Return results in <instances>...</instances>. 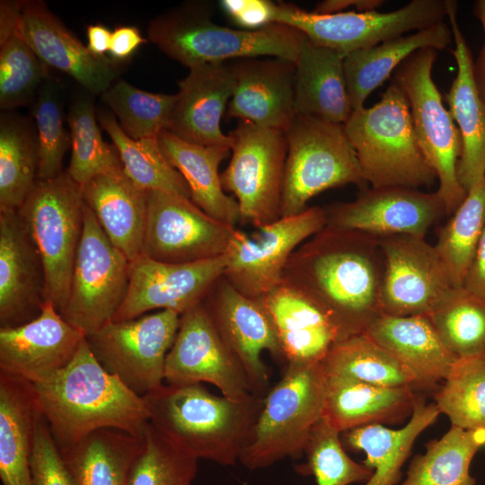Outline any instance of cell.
<instances>
[{
    "label": "cell",
    "instance_id": "11a10c76",
    "mask_svg": "<svg viewBox=\"0 0 485 485\" xmlns=\"http://www.w3.org/2000/svg\"><path fill=\"white\" fill-rule=\"evenodd\" d=\"M383 0H325L317 4L314 13L320 14H331L348 12L353 7L357 12L375 11L383 5Z\"/></svg>",
    "mask_w": 485,
    "mask_h": 485
},
{
    "label": "cell",
    "instance_id": "7402d4cb",
    "mask_svg": "<svg viewBox=\"0 0 485 485\" xmlns=\"http://www.w3.org/2000/svg\"><path fill=\"white\" fill-rule=\"evenodd\" d=\"M85 334L67 322L49 302L33 320L0 328V372L40 381L65 367Z\"/></svg>",
    "mask_w": 485,
    "mask_h": 485
},
{
    "label": "cell",
    "instance_id": "e0dca14e",
    "mask_svg": "<svg viewBox=\"0 0 485 485\" xmlns=\"http://www.w3.org/2000/svg\"><path fill=\"white\" fill-rule=\"evenodd\" d=\"M164 381L175 385L208 383L234 400L252 393L242 365L219 335L203 302L181 315L166 357Z\"/></svg>",
    "mask_w": 485,
    "mask_h": 485
},
{
    "label": "cell",
    "instance_id": "d590c367",
    "mask_svg": "<svg viewBox=\"0 0 485 485\" xmlns=\"http://www.w3.org/2000/svg\"><path fill=\"white\" fill-rule=\"evenodd\" d=\"M143 446L144 436L104 428L59 452L75 485H128Z\"/></svg>",
    "mask_w": 485,
    "mask_h": 485
},
{
    "label": "cell",
    "instance_id": "680465c9",
    "mask_svg": "<svg viewBox=\"0 0 485 485\" xmlns=\"http://www.w3.org/2000/svg\"><path fill=\"white\" fill-rule=\"evenodd\" d=\"M461 485H475V479L469 476Z\"/></svg>",
    "mask_w": 485,
    "mask_h": 485
},
{
    "label": "cell",
    "instance_id": "6f0895ef",
    "mask_svg": "<svg viewBox=\"0 0 485 485\" xmlns=\"http://www.w3.org/2000/svg\"><path fill=\"white\" fill-rule=\"evenodd\" d=\"M112 32L100 23L90 24L86 29L87 48L97 57H107L109 53Z\"/></svg>",
    "mask_w": 485,
    "mask_h": 485
},
{
    "label": "cell",
    "instance_id": "277c9868",
    "mask_svg": "<svg viewBox=\"0 0 485 485\" xmlns=\"http://www.w3.org/2000/svg\"><path fill=\"white\" fill-rule=\"evenodd\" d=\"M209 10L189 4L154 18L149 40L165 55L191 68L247 57H299L305 36L287 24L274 22L259 30H236L210 18Z\"/></svg>",
    "mask_w": 485,
    "mask_h": 485
},
{
    "label": "cell",
    "instance_id": "d6a6232c",
    "mask_svg": "<svg viewBox=\"0 0 485 485\" xmlns=\"http://www.w3.org/2000/svg\"><path fill=\"white\" fill-rule=\"evenodd\" d=\"M295 114L343 125L352 113L344 57L305 38L295 62Z\"/></svg>",
    "mask_w": 485,
    "mask_h": 485
},
{
    "label": "cell",
    "instance_id": "d4e9b609",
    "mask_svg": "<svg viewBox=\"0 0 485 485\" xmlns=\"http://www.w3.org/2000/svg\"><path fill=\"white\" fill-rule=\"evenodd\" d=\"M178 85L167 131L197 145L231 148V137L221 129V119L233 93L229 63L193 66Z\"/></svg>",
    "mask_w": 485,
    "mask_h": 485
},
{
    "label": "cell",
    "instance_id": "ee69618b",
    "mask_svg": "<svg viewBox=\"0 0 485 485\" xmlns=\"http://www.w3.org/2000/svg\"><path fill=\"white\" fill-rule=\"evenodd\" d=\"M434 400L452 426L485 428V352L457 357Z\"/></svg>",
    "mask_w": 485,
    "mask_h": 485
},
{
    "label": "cell",
    "instance_id": "f546056e",
    "mask_svg": "<svg viewBox=\"0 0 485 485\" xmlns=\"http://www.w3.org/2000/svg\"><path fill=\"white\" fill-rule=\"evenodd\" d=\"M84 203L110 241L129 261L141 254L147 214V191L123 168L102 173L81 186Z\"/></svg>",
    "mask_w": 485,
    "mask_h": 485
},
{
    "label": "cell",
    "instance_id": "4316f807",
    "mask_svg": "<svg viewBox=\"0 0 485 485\" xmlns=\"http://www.w3.org/2000/svg\"><path fill=\"white\" fill-rule=\"evenodd\" d=\"M260 301L287 364L321 363L341 340L337 328L322 310L283 283Z\"/></svg>",
    "mask_w": 485,
    "mask_h": 485
},
{
    "label": "cell",
    "instance_id": "4dcf8cb0",
    "mask_svg": "<svg viewBox=\"0 0 485 485\" xmlns=\"http://www.w3.org/2000/svg\"><path fill=\"white\" fill-rule=\"evenodd\" d=\"M42 414L31 382L0 372V479L3 485H33L35 428Z\"/></svg>",
    "mask_w": 485,
    "mask_h": 485
},
{
    "label": "cell",
    "instance_id": "bcb514c9",
    "mask_svg": "<svg viewBox=\"0 0 485 485\" xmlns=\"http://www.w3.org/2000/svg\"><path fill=\"white\" fill-rule=\"evenodd\" d=\"M175 94L153 93L119 79L101 94L125 134L134 140L167 130Z\"/></svg>",
    "mask_w": 485,
    "mask_h": 485
},
{
    "label": "cell",
    "instance_id": "484cf974",
    "mask_svg": "<svg viewBox=\"0 0 485 485\" xmlns=\"http://www.w3.org/2000/svg\"><path fill=\"white\" fill-rule=\"evenodd\" d=\"M457 7L456 1L447 0V19L454 42L452 54L457 64V75L445 101L460 133L462 151L457 177L468 192L485 177V102L475 85L473 59L456 19Z\"/></svg>",
    "mask_w": 485,
    "mask_h": 485
},
{
    "label": "cell",
    "instance_id": "b9f144b4",
    "mask_svg": "<svg viewBox=\"0 0 485 485\" xmlns=\"http://www.w3.org/2000/svg\"><path fill=\"white\" fill-rule=\"evenodd\" d=\"M427 315L454 357L485 352V296L452 287Z\"/></svg>",
    "mask_w": 485,
    "mask_h": 485
},
{
    "label": "cell",
    "instance_id": "9a60e30c",
    "mask_svg": "<svg viewBox=\"0 0 485 485\" xmlns=\"http://www.w3.org/2000/svg\"><path fill=\"white\" fill-rule=\"evenodd\" d=\"M235 227L225 225L183 196L147 191L141 254L167 263H189L223 256Z\"/></svg>",
    "mask_w": 485,
    "mask_h": 485
},
{
    "label": "cell",
    "instance_id": "db71d44e",
    "mask_svg": "<svg viewBox=\"0 0 485 485\" xmlns=\"http://www.w3.org/2000/svg\"><path fill=\"white\" fill-rule=\"evenodd\" d=\"M463 287L485 296V227L478 242Z\"/></svg>",
    "mask_w": 485,
    "mask_h": 485
},
{
    "label": "cell",
    "instance_id": "d6986e66",
    "mask_svg": "<svg viewBox=\"0 0 485 485\" xmlns=\"http://www.w3.org/2000/svg\"><path fill=\"white\" fill-rule=\"evenodd\" d=\"M224 269V255L167 263L140 254L130 261L128 292L112 320L135 319L153 310H172L181 315L203 302Z\"/></svg>",
    "mask_w": 485,
    "mask_h": 485
},
{
    "label": "cell",
    "instance_id": "74e56055",
    "mask_svg": "<svg viewBox=\"0 0 485 485\" xmlns=\"http://www.w3.org/2000/svg\"><path fill=\"white\" fill-rule=\"evenodd\" d=\"M39 146L31 119L5 110L0 118V211H18L38 179Z\"/></svg>",
    "mask_w": 485,
    "mask_h": 485
},
{
    "label": "cell",
    "instance_id": "1f68e13d",
    "mask_svg": "<svg viewBox=\"0 0 485 485\" xmlns=\"http://www.w3.org/2000/svg\"><path fill=\"white\" fill-rule=\"evenodd\" d=\"M157 139L163 154L189 186L190 200L213 218L235 227L240 222L239 206L225 192L218 172L231 148L197 145L167 130L162 131Z\"/></svg>",
    "mask_w": 485,
    "mask_h": 485
},
{
    "label": "cell",
    "instance_id": "681fc988",
    "mask_svg": "<svg viewBox=\"0 0 485 485\" xmlns=\"http://www.w3.org/2000/svg\"><path fill=\"white\" fill-rule=\"evenodd\" d=\"M338 431L323 419L313 428L304 454L307 463L298 472L312 474L316 485H350L366 482L373 471L352 460L343 449Z\"/></svg>",
    "mask_w": 485,
    "mask_h": 485
},
{
    "label": "cell",
    "instance_id": "ac0fdd59",
    "mask_svg": "<svg viewBox=\"0 0 485 485\" xmlns=\"http://www.w3.org/2000/svg\"><path fill=\"white\" fill-rule=\"evenodd\" d=\"M203 304L219 335L242 365L251 392L265 396L269 371L261 354L283 358L275 328L260 300L237 291L223 276L213 285Z\"/></svg>",
    "mask_w": 485,
    "mask_h": 485
},
{
    "label": "cell",
    "instance_id": "603a6c76",
    "mask_svg": "<svg viewBox=\"0 0 485 485\" xmlns=\"http://www.w3.org/2000/svg\"><path fill=\"white\" fill-rule=\"evenodd\" d=\"M233 93L227 111L256 125L287 131L295 114V63L280 57L228 62Z\"/></svg>",
    "mask_w": 485,
    "mask_h": 485
},
{
    "label": "cell",
    "instance_id": "7a4b0ae2",
    "mask_svg": "<svg viewBox=\"0 0 485 485\" xmlns=\"http://www.w3.org/2000/svg\"><path fill=\"white\" fill-rule=\"evenodd\" d=\"M31 384L60 452L104 428L143 437L150 422L144 397L103 368L85 338L65 367Z\"/></svg>",
    "mask_w": 485,
    "mask_h": 485
},
{
    "label": "cell",
    "instance_id": "8992f818",
    "mask_svg": "<svg viewBox=\"0 0 485 485\" xmlns=\"http://www.w3.org/2000/svg\"><path fill=\"white\" fill-rule=\"evenodd\" d=\"M327 380L322 362L287 364L282 378L263 397L239 462L253 471L302 456L313 428L322 419Z\"/></svg>",
    "mask_w": 485,
    "mask_h": 485
},
{
    "label": "cell",
    "instance_id": "ba28073f",
    "mask_svg": "<svg viewBox=\"0 0 485 485\" xmlns=\"http://www.w3.org/2000/svg\"><path fill=\"white\" fill-rule=\"evenodd\" d=\"M286 135L281 217L304 211L326 190L366 183L343 125L297 114Z\"/></svg>",
    "mask_w": 485,
    "mask_h": 485
},
{
    "label": "cell",
    "instance_id": "ab89813d",
    "mask_svg": "<svg viewBox=\"0 0 485 485\" xmlns=\"http://www.w3.org/2000/svg\"><path fill=\"white\" fill-rule=\"evenodd\" d=\"M97 119L116 147L124 172L135 185L146 191L169 192L190 199L189 186L163 154L157 137L130 138L115 116L107 111L99 112Z\"/></svg>",
    "mask_w": 485,
    "mask_h": 485
},
{
    "label": "cell",
    "instance_id": "9f6ffc18",
    "mask_svg": "<svg viewBox=\"0 0 485 485\" xmlns=\"http://www.w3.org/2000/svg\"><path fill=\"white\" fill-rule=\"evenodd\" d=\"M473 13L480 21L484 34V42L477 58L472 64V75L477 91L485 102V0L474 3Z\"/></svg>",
    "mask_w": 485,
    "mask_h": 485
},
{
    "label": "cell",
    "instance_id": "4fadbf2b",
    "mask_svg": "<svg viewBox=\"0 0 485 485\" xmlns=\"http://www.w3.org/2000/svg\"><path fill=\"white\" fill-rule=\"evenodd\" d=\"M181 314L160 310L114 321L85 336L95 358L139 396L163 384L166 357L176 338Z\"/></svg>",
    "mask_w": 485,
    "mask_h": 485
},
{
    "label": "cell",
    "instance_id": "8d00e7d4",
    "mask_svg": "<svg viewBox=\"0 0 485 485\" xmlns=\"http://www.w3.org/2000/svg\"><path fill=\"white\" fill-rule=\"evenodd\" d=\"M19 1L0 4V107L11 110L33 101L48 68L16 28Z\"/></svg>",
    "mask_w": 485,
    "mask_h": 485
},
{
    "label": "cell",
    "instance_id": "5bb4252c",
    "mask_svg": "<svg viewBox=\"0 0 485 485\" xmlns=\"http://www.w3.org/2000/svg\"><path fill=\"white\" fill-rule=\"evenodd\" d=\"M326 225L324 208L311 207L253 232L234 228L224 254L223 277L241 294L262 299L282 283L293 252Z\"/></svg>",
    "mask_w": 485,
    "mask_h": 485
},
{
    "label": "cell",
    "instance_id": "f5cc1de1",
    "mask_svg": "<svg viewBox=\"0 0 485 485\" xmlns=\"http://www.w3.org/2000/svg\"><path fill=\"white\" fill-rule=\"evenodd\" d=\"M146 42L135 26H118L112 31L109 56L112 62H125L130 58L138 48Z\"/></svg>",
    "mask_w": 485,
    "mask_h": 485
},
{
    "label": "cell",
    "instance_id": "2e32d148",
    "mask_svg": "<svg viewBox=\"0 0 485 485\" xmlns=\"http://www.w3.org/2000/svg\"><path fill=\"white\" fill-rule=\"evenodd\" d=\"M384 255L382 313L394 316L427 315L454 287L434 245L425 237H379Z\"/></svg>",
    "mask_w": 485,
    "mask_h": 485
},
{
    "label": "cell",
    "instance_id": "9c48e42d",
    "mask_svg": "<svg viewBox=\"0 0 485 485\" xmlns=\"http://www.w3.org/2000/svg\"><path fill=\"white\" fill-rule=\"evenodd\" d=\"M436 57L437 50L432 48L415 51L393 71L391 82L408 101L418 144L438 180L436 193L446 215H452L467 192L457 177L462 151L460 133L432 78Z\"/></svg>",
    "mask_w": 485,
    "mask_h": 485
},
{
    "label": "cell",
    "instance_id": "f1b7e54d",
    "mask_svg": "<svg viewBox=\"0 0 485 485\" xmlns=\"http://www.w3.org/2000/svg\"><path fill=\"white\" fill-rule=\"evenodd\" d=\"M365 333L410 369L423 392L434 393L457 358L443 344L428 315L381 313Z\"/></svg>",
    "mask_w": 485,
    "mask_h": 485
},
{
    "label": "cell",
    "instance_id": "7c38bea8",
    "mask_svg": "<svg viewBox=\"0 0 485 485\" xmlns=\"http://www.w3.org/2000/svg\"><path fill=\"white\" fill-rule=\"evenodd\" d=\"M129 267L84 203L83 232L62 317L85 336L110 322L126 297Z\"/></svg>",
    "mask_w": 485,
    "mask_h": 485
},
{
    "label": "cell",
    "instance_id": "30bf717a",
    "mask_svg": "<svg viewBox=\"0 0 485 485\" xmlns=\"http://www.w3.org/2000/svg\"><path fill=\"white\" fill-rule=\"evenodd\" d=\"M229 136L231 159L220 177L224 190L235 197L240 222L260 228L279 219L287 154L286 132L239 119Z\"/></svg>",
    "mask_w": 485,
    "mask_h": 485
},
{
    "label": "cell",
    "instance_id": "ffe728a7",
    "mask_svg": "<svg viewBox=\"0 0 485 485\" xmlns=\"http://www.w3.org/2000/svg\"><path fill=\"white\" fill-rule=\"evenodd\" d=\"M327 225L377 237L410 234L425 237L446 215L439 195L419 190L388 187L366 190L350 202L324 208Z\"/></svg>",
    "mask_w": 485,
    "mask_h": 485
},
{
    "label": "cell",
    "instance_id": "e575fe53",
    "mask_svg": "<svg viewBox=\"0 0 485 485\" xmlns=\"http://www.w3.org/2000/svg\"><path fill=\"white\" fill-rule=\"evenodd\" d=\"M439 414L435 402L427 404L421 395L409 422L401 428L392 429L375 424L348 431V446L363 451L366 455L364 464L373 471L365 485H397L414 442Z\"/></svg>",
    "mask_w": 485,
    "mask_h": 485
},
{
    "label": "cell",
    "instance_id": "7bdbcfd3",
    "mask_svg": "<svg viewBox=\"0 0 485 485\" xmlns=\"http://www.w3.org/2000/svg\"><path fill=\"white\" fill-rule=\"evenodd\" d=\"M484 227L485 177L467 192L434 244L454 287L463 286Z\"/></svg>",
    "mask_w": 485,
    "mask_h": 485
},
{
    "label": "cell",
    "instance_id": "6da1fadb",
    "mask_svg": "<svg viewBox=\"0 0 485 485\" xmlns=\"http://www.w3.org/2000/svg\"><path fill=\"white\" fill-rule=\"evenodd\" d=\"M383 276L379 237L326 225L293 252L282 283L322 310L343 340L383 313Z\"/></svg>",
    "mask_w": 485,
    "mask_h": 485
},
{
    "label": "cell",
    "instance_id": "836d02e7",
    "mask_svg": "<svg viewBox=\"0 0 485 485\" xmlns=\"http://www.w3.org/2000/svg\"><path fill=\"white\" fill-rule=\"evenodd\" d=\"M452 40L449 24L441 22L410 35L388 40L347 55L344 57V72L352 110L363 107L368 95L412 53L425 48L442 50Z\"/></svg>",
    "mask_w": 485,
    "mask_h": 485
},
{
    "label": "cell",
    "instance_id": "f6af8a7d",
    "mask_svg": "<svg viewBox=\"0 0 485 485\" xmlns=\"http://www.w3.org/2000/svg\"><path fill=\"white\" fill-rule=\"evenodd\" d=\"M67 123L72 152L66 172L74 181L83 186L97 175L123 168L116 147L102 139L89 95L74 100Z\"/></svg>",
    "mask_w": 485,
    "mask_h": 485
},
{
    "label": "cell",
    "instance_id": "44dd1931",
    "mask_svg": "<svg viewBox=\"0 0 485 485\" xmlns=\"http://www.w3.org/2000/svg\"><path fill=\"white\" fill-rule=\"evenodd\" d=\"M16 28L48 68L66 74L93 95L105 93L117 77L116 64L93 56L42 1H19Z\"/></svg>",
    "mask_w": 485,
    "mask_h": 485
},
{
    "label": "cell",
    "instance_id": "8fae6325",
    "mask_svg": "<svg viewBox=\"0 0 485 485\" xmlns=\"http://www.w3.org/2000/svg\"><path fill=\"white\" fill-rule=\"evenodd\" d=\"M447 19V0H412L388 13L348 11L320 14L289 4H277L275 22L294 27L313 44L344 57L409 31H418Z\"/></svg>",
    "mask_w": 485,
    "mask_h": 485
},
{
    "label": "cell",
    "instance_id": "cb8c5ba5",
    "mask_svg": "<svg viewBox=\"0 0 485 485\" xmlns=\"http://www.w3.org/2000/svg\"><path fill=\"white\" fill-rule=\"evenodd\" d=\"M41 260L18 211H0V328L36 318L45 303Z\"/></svg>",
    "mask_w": 485,
    "mask_h": 485
},
{
    "label": "cell",
    "instance_id": "5b68a950",
    "mask_svg": "<svg viewBox=\"0 0 485 485\" xmlns=\"http://www.w3.org/2000/svg\"><path fill=\"white\" fill-rule=\"evenodd\" d=\"M343 128L372 188L419 190L437 179L418 144L408 101L394 83L375 105L353 110Z\"/></svg>",
    "mask_w": 485,
    "mask_h": 485
},
{
    "label": "cell",
    "instance_id": "52a82bcc",
    "mask_svg": "<svg viewBox=\"0 0 485 485\" xmlns=\"http://www.w3.org/2000/svg\"><path fill=\"white\" fill-rule=\"evenodd\" d=\"M18 212L42 262L45 302L60 313L83 232L81 186L66 171L50 180H39Z\"/></svg>",
    "mask_w": 485,
    "mask_h": 485
},
{
    "label": "cell",
    "instance_id": "7dc6e473",
    "mask_svg": "<svg viewBox=\"0 0 485 485\" xmlns=\"http://www.w3.org/2000/svg\"><path fill=\"white\" fill-rule=\"evenodd\" d=\"M198 461L149 422L143 449L132 466L128 485H192Z\"/></svg>",
    "mask_w": 485,
    "mask_h": 485
},
{
    "label": "cell",
    "instance_id": "60d3db41",
    "mask_svg": "<svg viewBox=\"0 0 485 485\" xmlns=\"http://www.w3.org/2000/svg\"><path fill=\"white\" fill-rule=\"evenodd\" d=\"M485 445V428L451 426L440 438L426 445L424 454L410 463L401 485H461L469 476L471 462Z\"/></svg>",
    "mask_w": 485,
    "mask_h": 485
},
{
    "label": "cell",
    "instance_id": "3957f363",
    "mask_svg": "<svg viewBox=\"0 0 485 485\" xmlns=\"http://www.w3.org/2000/svg\"><path fill=\"white\" fill-rule=\"evenodd\" d=\"M263 397L234 400L194 384H163L144 399L150 423L175 445L198 460L230 466L251 440Z\"/></svg>",
    "mask_w": 485,
    "mask_h": 485
},
{
    "label": "cell",
    "instance_id": "816d5d0a",
    "mask_svg": "<svg viewBox=\"0 0 485 485\" xmlns=\"http://www.w3.org/2000/svg\"><path fill=\"white\" fill-rule=\"evenodd\" d=\"M226 15L244 30H259L275 22L277 4L268 0H223Z\"/></svg>",
    "mask_w": 485,
    "mask_h": 485
},
{
    "label": "cell",
    "instance_id": "c3c4849f",
    "mask_svg": "<svg viewBox=\"0 0 485 485\" xmlns=\"http://www.w3.org/2000/svg\"><path fill=\"white\" fill-rule=\"evenodd\" d=\"M32 113L39 146L38 179H53L63 172L65 154L71 147L70 132L65 128L61 87L48 77L40 86Z\"/></svg>",
    "mask_w": 485,
    "mask_h": 485
},
{
    "label": "cell",
    "instance_id": "83f0119b",
    "mask_svg": "<svg viewBox=\"0 0 485 485\" xmlns=\"http://www.w3.org/2000/svg\"><path fill=\"white\" fill-rule=\"evenodd\" d=\"M327 377L322 419L339 433L368 425L403 422L411 416L421 396L410 387H386L345 377Z\"/></svg>",
    "mask_w": 485,
    "mask_h": 485
},
{
    "label": "cell",
    "instance_id": "f907efd6",
    "mask_svg": "<svg viewBox=\"0 0 485 485\" xmlns=\"http://www.w3.org/2000/svg\"><path fill=\"white\" fill-rule=\"evenodd\" d=\"M31 467L33 485H75L43 416L35 428Z\"/></svg>",
    "mask_w": 485,
    "mask_h": 485
},
{
    "label": "cell",
    "instance_id": "f35d334b",
    "mask_svg": "<svg viewBox=\"0 0 485 485\" xmlns=\"http://www.w3.org/2000/svg\"><path fill=\"white\" fill-rule=\"evenodd\" d=\"M322 363L328 376L423 392L416 375L366 333L339 341Z\"/></svg>",
    "mask_w": 485,
    "mask_h": 485
}]
</instances>
